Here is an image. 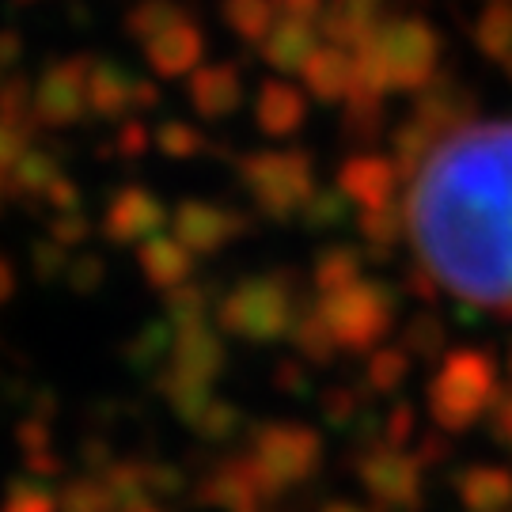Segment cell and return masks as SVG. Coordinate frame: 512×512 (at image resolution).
<instances>
[{
	"label": "cell",
	"instance_id": "obj_1",
	"mask_svg": "<svg viewBox=\"0 0 512 512\" xmlns=\"http://www.w3.org/2000/svg\"><path fill=\"white\" fill-rule=\"evenodd\" d=\"M406 228L440 289L512 311V118L452 129L421 160Z\"/></svg>",
	"mask_w": 512,
	"mask_h": 512
}]
</instances>
